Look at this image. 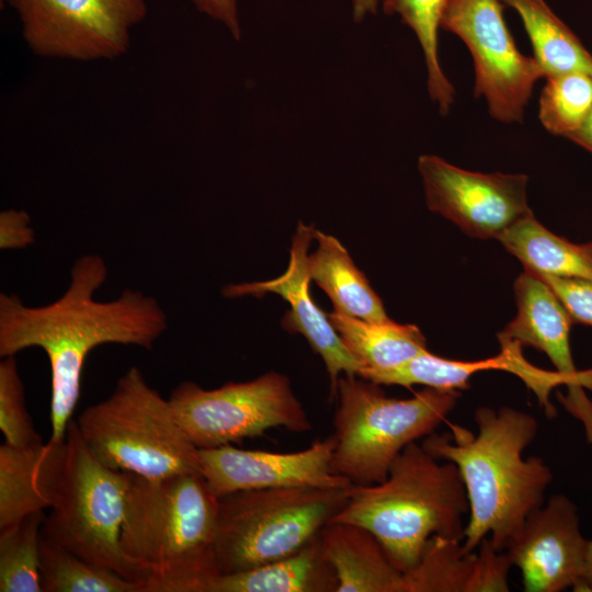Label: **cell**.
Segmentation results:
<instances>
[{"mask_svg":"<svg viewBox=\"0 0 592 592\" xmlns=\"http://www.w3.org/2000/svg\"><path fill=\"white\" fill-rule=\"evenodd\" d=\"M106 277L102 257L89 253L73 262L67 289L50 304L26 306L15 294H0L1 358L30 348L48 357L53 441L65 439L90 352L109 343L150 350L168 328L157 299L139 291L126 288L113 300H96Z\"/></svg>","mask_w":592,"mask_h":592,"instance_id":"6da1fadb","label":"cell"},{"mask_svg":"<svg viewBox=\"0 0 592 592\" xmlns=\"http://www.w3.org/2000/svg\"><path fill=\"white\" fill-rule=\"evenodd\" d=\"M477 434L449 424V433H432L422 446L436 459L454 463L465 483L469 503L462 545L475 551L489 538L505 551L527 516L545 503L553 473L538 456L523 458L535 440L537 420L511 408L478 407L474 413Z\"/></svg>","mask_w":592,"mask_h":592,"instance_id":"7a4b0ae2","label":"cell"},{"mask_svg":"<svg viewBox=\"0 0 592 592\" xmlns=\"http://www.w3.org/2000/svg\"><path fill=\"white\" fill-rule=\"evenodd\" d=\"M218 505L201 473L160 479L130 474L119 547L146 592H205L219 574Z\"/></svg>","mask_w":592,"mask_h":592,"instance_id":"3957f363","label":"cell"},{"mask_svg":"<svg viewBox=\"0 0 592 592\" xmlns=\"http://www.w3.org/2000/svg\"><path fill=\"white\" fill-rule=\"evenodd\" d=\"M468 512L457 466L436 459L422 444L412 442L396 457L383 482L354 485L346 504L330 522L368 530L406 573L415 567L432 536L462 540Z\"/></svg>","mask_w":592,"mask_h":592,"instance_id":"277c9868","label":"cell"},{"mask_svg":"<svg viewBox=\"0 0 592 592\" xmlns=\"http://www.w3.org/2000/svg\"><path fill=\"white\" fill-rule=\"evenodd\" d=\"M333 418L334 474L355 486L383 482L410 443L435 432L460 397L459 390L425 387L408 399L388 397L379 384L357 375L340 376Z\"/></svg>","mask_w":592,"mask_h":592,"instance_id":"5b68a950","label":"cell"},{"mask_svg":"<svg viewBox=\"0 0 592 592\" xmlns=\"http://www.w3.org/2000/svg\"><path fill=\"white\" fill-rule=\"evenodd\" d=\"M76 421L90 452L109 468L148 479L201 473L198 448L182 432L169 400L136 366Z\"/></svg>","mask_w":592,"mask_h":592,"instance_id":"8992f818","label":"cell"},{"mask_svg":"<svg viewBox=\"0 0 592 592\" xmlns=\"http://www.w3.org/2000/svg\"><path fill=\"white\" fill-rule=\"evenodd\" d=\"M129 480L130 473L109 468L93 456L71 419L42 537L83 560L139 581L119 547Z\"/></svg>","mask_w":592,"mask_h":592,"instance_id":"52a82bcc","label":"cell"},{"mask_svg":"<svg viewBox=\"0 0 592 592\" xmlns=\"http://www.w3.org/2000/svg\"><path fill=\"white\" fill-rule=\"evenodd\" d=\"M351 488H264L220 497L214 543L219 574L298 551L342 510Z\"/></svg>","mask_w":592,"mask_h":592,"instance_id":"ba28073f","label":"cell"},{"mask_svg":"<svg viewBox=\"0 0 592 592\" xmlns=\"http://www.w3.org/2000/svg\"><path fill=\"white\" fill-rule=\"evenodd\" d=\"M168 400L182 432L198 449L261 436L273 428L295 433L312 428L289 379L277 372L215 389L183 382Z\"/></svg>","mask_w":592,"mask_h":592,"instance_id":"9c48e42d","label":"cell"},{"mask_svg":"<svg viewBox=\"0 0 592 592\" xmlns=\"http://www.w3.org/2000/svg\"><path fill=\"white\" fill-rule=\"evenodd\" d=\"M29 48L73 61L124 56L132 31L148 13L146 0H10Z\"/></svg>","mask_w":592,"mask_h":592,"instance_id":"30bf717a","label":"cell"},{"mask_svg":"<svg viewBox=\"0 0 592 592\" xmlns=\"http://www.w3.org/2000/svg\"><path fill=\"white\" fill-rule=\"evenodd\" d=\"M501 0H448L441 27L468 47L475 66V96H483L490 115L521 122L535 82L545 73L517 49L503 19Z\"/></svg>","mask_w":592,"mask_h":592,"instance_id":"8fae6325","label":"cell"},{"mask_svg":"<svg viewBox=\"0 0 592 592\" xmlns=\"http://www.w3.org/2000/svg\"><path fill=\"white\" fill-rule=\"evenodd\" d=\"M418 169L429 209L451 220L470 237L498 239L532 212L527 204L528 179L525 174L468 171L433 155L421 156Z\"/></svg>","mask_w":592,"mask_h":592,"instance_id":"7c38bea8","label":"cell"},{"mask_svg":"<svg viewBox=\"0 0 592 592\" xmlns=\"http://www.w3.org/2000/svg\"><path fill=\"white\" fill-rule=\"evenodd\" d=\"M517 312L498 333L499 343L532 346L547 355L556 371L569 380L567 395L558 396L568 413L579 420L592 444V369L578 371L570 348L572 320L553 289L534 272L524 269L514 283Z\"/></svg>","mask_w":592,"mask_h":592,"instance_id":"4fadbf2b","label":"cell"},{"mask_svg":"<svg viewBox=\"0 0 592 592\" xmlns=\"http://www.w3.org/2000/svg\"><path fill=\"white\" fill-rule=\"evenodd\" d=\"M588 548L576 504L558 493L527 516L505 553L521 571L524 591L560 592L577 591Z\"/></svg>","mask_w":592,"mask_h":592,"instance_id":"5bb4252c","label":"cell"},{"mask_svg":"<svg viewBox=\"0 0 592 592\" xmlns=\"http://www.w3.org/2000/svg\"><path fill=\"white\" fill-rule=\"evenodd\" d=\"M333 434L294 453L240 449L231 444L198 449L201 474L218 498L241 490L354 486L331 469Z\"/></svg>","mask_w":592,"mask_h":592,"instance_id":"9a60e30c","label":"cell"},{"mask_svg":"<svg viewBox=\"0 0 592 592\" xmlns=\"http://www.w3.org/2000/svg\"><path fill=\"white\" fill-rule=\"evenodd\" d=\"M315 228L299 223L293 237L287 270L278 277L252 283L230 284L223 288L226 298L243 296L263 297L267 293L280 295L291 308L282 319L288 332L305 337L311 349L321 356L330 378V400L337 397L338 380L344 375H358L360 361L350 352L337 330L309 294L308 248Z\"/></svg>","mask_w":592,"mask_h":592,"instance_id":"2e32d148","label":"cell"},{"mask_svg":"<svg viewBox=\"0 0 592 592\" xmlns=\"http://www.w3.org/2000/svg\"><path fill=\"white\" fill-rule=\"evenodd\" d=\"M65 439L20 448L0 446V533L26 516L50 509L53 485L62 457Z\"/></svg>","mask_w":592,"mask_h":592,"instance_id":"e0dca14e","label":"cell"},{"mask_svg":"<svg viewBox=\"0 0 592 592\" xmlns=\"http://www.w3.org/2000/svg\"><path fill=\"white\" fill-rule=\"evenodd\" d=\"M320 542L335 571L338 592H405L403 573L368 530L329 522L320 532Z\"/></svg>","mask_w":592,"mask_h":592,"instance_id":"ac0fdd59","label":"cell"},{"mask_svg":"<svg viewBox=\"0 0 592 592\" xmlns=\"http://www.w3.org/2000/svg\"><path fill=\"white\" fill-rule=\"evenodd\" d=\"M334 569L323 555L320 533L298 551L244 571L218 574L205 592H338Z\"/></svg>","mask_w":592,"mask_h":592,"instance_id":"d6986e66","label":"cell"},{"mask_svg":"<svg viewBox=\"0 0 592 592\" xmlns=\"http://www.w3.org/2000/svg\"><path fill=\"white\" fill-rule=\"evenodd\" d=\"M314 238L318 247L308 257L310 277L331 299L334 310L369 322L391 320L382 299L340 241L316 229Z\"/></svg>","mask_w":592,"mask_h":592,"instance_id":"ffe728a7","label":"cell"},{"mask_svg":"<svg viewBox=\"0 0 592 592\" xmlns=\"http://www.w3.org/2000/svg\"><path fill=\"white\" fill-rule=\"evenodd\" d=\"M498 240L524 265L537 274L592 282V240L574 243L545 228L528 213Z\"/></svg>","mask_w":592,"mask_h":592,"instance_id":"44dd1931","label":"cell"},{"mask_svg":"<svg viewBox=\"0 0 592 592\" xmlns=\"http://www.w3.org/2000/svg\"><path fill=\"white\" fill-rule=\"evenodd\" d=\"M327 316L362 364V371L391 369L428 351L426 339L414 325H400L392 320L369 322L335 310Z\"/></svg>","mask_w":592,"mask_h":592,"instance_id":"7402d4cb","label":"cell"},{"mask_svg":"<svg viewBox=\"0 0 592 592\" xmlns=\"http://www.w3.org/2000/svg\"><path fill=\"white\" fill-rule=\"evenodd\" d=\"M521 16L545 78L568 72L592 76V55L544 0H501Z\"/></svg>","mask_w":592,"mask_h":592,"instance_id":"603a6c76","label":"cell"},{"mask_svg":"<svg viewBox=\"0 0 592 592\" xmlns=\"http://www.w3.org/2000/svg\"><path fill=\"white\" fill-rule=\"evenodd\" d=\"M477 553L462 540L432 536L415 565L403 573L405 592H471Z\"/></svg>","mask_w":592,"mask_h":592,"instance_id":"cb8c5ba5","label":"cell"},{"mask_svg":"<svg viewBox=\"0 0 592 592\" xmlns=\"http://www.w3.org/2000/svg\"><path fill=\"white\" fill-rule=\"evenodd\" d=\"M43 592H146L143 582L83 560L41 537Z\"/></svg>","mask_w":592,"mask_h":592,"instance_id":"d4e9b609","label":"cell"},{"mask_svg":"<svg viewBox=\"0 0 592 592\" xmlns=\"http://www.w3.org/2000/svg\"><path fill=\"white\" fill-rule=\"evenodd\" d=\"M508 358L503 353L481 361H454L432 354L429 350L407 363L385 371H362L360 377L379 385L411 387L423 385L430 388L463 390L469 378L482 371L503 369Z\"/></svg>","mask_w":592,"mask_h":592,"instance_id":"484cf974","label":"cell"},{"mask_svg":"<svg viewBox=\"0 0 592 592\" xmlns=\"http://www.w3.org/2000/svg\"><path fill=\"white\" fill-rule=\"evenodd\" d=\"M448 0H385L387 14H399L402 22L417 35L424 54L428 90L442 114H447L454 102L455 90L444 75L439 60L437 33Z\"/></svg>","mask_w":592,"mask_h":592,"instance_id":"4316f807","label":"cell"},{"mask_svg":"<svg viewBox=\"0 0 592 592\" xmlns=\"http://www.w3.org/2000/svg\"><path fill=\"white\" fill-rule=\"evenodd\" d=\"M45 520L36 512L0 533V592H43L41 537Z\"/></svg>","mask_w":592,"mask_h":592,"instance_id":"83f0119b","label":"cell"},{"mask_svg":"<svg viewBox=\"0 0 592 592\" xmlns=\"http://www.w3.org/2000/svg\"><path fill=\"white\" fill-rule=\"evenodd\" d=\"M539 98V119L551 134L571 138L592 110V76L568 72L546 77Z\"/></svg>","mask_w":592,"mask_h":592,"instance_id":"f1b7e54d","label":"cell"},{"mask_svg":"<svg viewBox=\"0 0 592 592\" xmlns=\"http://www.w3.org/2000/svg\"><path fill=\"white\" fill-rule=\"evenodd\" d=\"M0 430L4 443L20 448L43 443L25 408L24 386L15 355L0 362Z\"/></svg>","mask_w":592,"mask_h":592,"instance_id":"f546056e","label":"cell"},{"mask_svg":"<svg viewBox=\"0 0 592 592\" xmlns=\"http://www.w3.org/2000/svg\"><path fill=\"white\" fill-rule=\"evenodd\" d=\"M477 568L471 592H506L509 572L513 566L505 551L497 550L489 538L477 547Z\"/></svg>","mask_w":592,"mask_h":592,"instance_id":"4dcf8cb0","label":"cell"},{"mask_svg":"<svg viewBox=\"0 0 592 592\" xmlns=\"http://www.w3.org/2000/svg\"><path fill=\"white\" fill-rule=\"evenodd\" d=\"M537 275L553 289L573 323L592 326L591 281Z\"/></svg>","mask_w":592,"mask_h":592,"instance_id":"1f68e13d","label":"cell"},{"mask_svg":"<svg viewBox=\"0 0 592 592\" xmlns=\"http://www.w3.org/2000/svg\"><path fill=\"white\" fill-rule=\"evenodd\" d=\"M35 242L30 215L23 209L8 208L0 213V249L19 250Z\"/></svg>","mask_w":592,"mask_h":592,"instance_id":"d6a6232c","label":"cell"},{"mask_svg":"<svg viewBox=\"0 0 592 592\" xmlns=\"http://www.w3.org/2000/svg\"><path fill=\"white\" fill-rule=\"evenodd\" d=\"M195 8L223 23L236 38H240L237 0H191Z\"/></svg>","mask_w":592,"mask_h":592,"instance_id":"836d02e7","label":"cell"},{"mask_svg":"<svg viewBox=\"0 0 592 592\" xmlns=\"http://www.w3.org/2000/svg\"><path fill=\"white\" fill-rule=\"evenodd\" d=\"M570 139L592 153V110L581 129Z\"/></svg>","mask_w":592,"mask_h":592,"instance_id":"e575fe53","label":"cell"},{"mask_svg":"<svg viewBox=\"0 0 592 592\" xmlns=\"http://www.w3.org/2000/svg\"><path fill=\"white\" fill-rule=\"evenodd\" d=\"M379 0H353V15L360 22L368 13H376Z\"/></svg>","mask_w":592,"mask_h":592,"instance_id":"d590c367","label":"cell"},{"mask_svg":"<svg viewBox=\"0 0 592 592\" xmlns=\"http://www.w3.org/2000/svg\"><path fill=\"white\" fill-rule=\"evenodd\" d=\"M577 591H588L592 592V539L589 540L587 566L583 579L578 587Z\"/></svg>","mask_w":592,"mask_h":592,"instance_id":"8d00e7d4","label":"cell"},{"mask_svg":"<svg viewBox=\"0 0 592 592\" xmlns=\"http://www.w3.org/2000/svg\"><path fill=\"white\" fill-rule=\"evenodd\" d=\"M9 1H10V0H0V2H1V5L3 4V2H7V3H9Z\"/></svg>","mask_w":592,"mask_h":592,"instance_id":"74e56055","label":"cell"}]
</instances>
